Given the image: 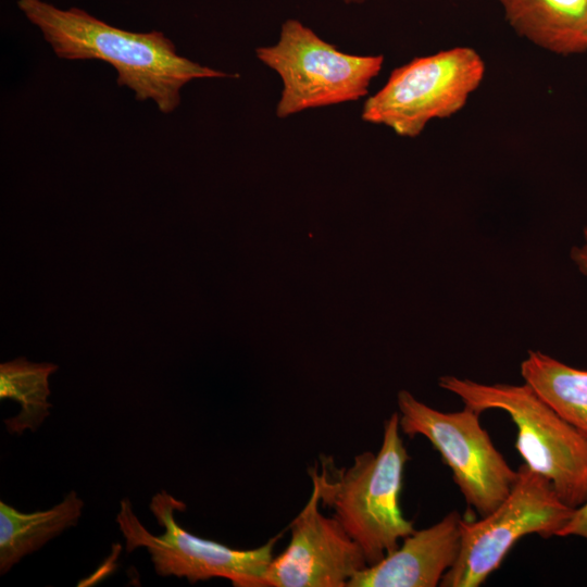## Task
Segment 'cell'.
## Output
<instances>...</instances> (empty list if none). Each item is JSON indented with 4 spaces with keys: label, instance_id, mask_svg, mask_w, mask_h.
<instances>
[{
    "label": "cell",
    "instance_id": "obj_1",
    "mask_svg": "<svg viewBox=\"0 0 587 587\" xmlns=\"http://www.w3.org/2000/svg\"><path fill=\"white\" fill-rule=\"evenodd\" d=\"M17 7L58 58L109 63L118 86L129 88L138 101H153L164 114L178 108L180 89L192 79L238 77L179 55L159 30H125L85 10L61 9L43 0H17Z\"/></svg>",
    "mask_w": 587,
    "mask_h": 587
},
{
    "label": "cell",
    "instance_id": "obj_2",
    "mask_svg": "<svg viewBox=\"0 0 587 587\" xmlns=\"http://www.w3.org/2000/svg\"><path fill=\"white\" fill-rule=\"evenodd\" d=\"M399 414L384 424L382 446L376 453L362 452L348 467L321 455L309 469L312 486L323 507L360 546L367 565L392 552L415 529L400 508L403 471L410 460L400 435Z\"/></svg>",
    "mask_w": 587,
    "mask_h": 587
},
{
    "label": "cell",
    "instance_id": "obj_3",
    "mask_svg": "<svg viewBox=\"0 0 587 587\" xmlns=\"http://www.w3.org/2000/svg\"><path fill=\"white\" fill-rule=\"evenodd\" d=\"M439 386L480 413L504 411L516 426L515 448L524 463L547 478L570 507L587 501V438L529 385L482 384L446 375Z\"/></svg>",
    "mask_w": 587,
    "mask_h": 587
},
{
    "label": "cell",
    "instance_id": "obj_4",
    "mask_svg": "<svg viewBox=\"0 0 587 587\" xmlns=\"http://www.w3.org/2000/svg\"><path fill=\"white\" fill-rule=\"evenodd\" d=\"M574 510L547 478L521 464L509 495L490 513L476 521L461 519L459 553L440 586H480L522 537H558Z\"/></svg>",
    "mask_w": 587,
    "mask_h": 587
},
{
    "label": "cell",
    "instance_id": "obj_5",
    "mask_svg": "<svg viewBox=\"0 0 587 587\" xmlns=\"http://www.w3.org/2000/svg\"><path fill=\"white\" fill-rule=\"evenodd\" d=\"M255 54L282 79L279 118L363 98L384 64L383 55L340 51L295 18L282 24L275 45L257 48Z\"/></svg>",
    "mask_w": 587,
    "mask_h": 587
},
{
    "label": "cell",
    "instance_id": "obj_6",
    "mask_svg": "<svg viewBox=\"0 0 587 587\" xmlns=\"http://www.w3.org/2000/svg\"><path fill=\"white\" fill-rule=\"evenodd\" d=\"M149 508L164 529L161 535L151 534L141 524L127 498L120 502L116 523L125 539L126 550L132 552L146 548L158 575L184 577L191 584L222 577L237 587H260L282 534L259 548L240 550L192 535L183 528L175 513L185 511L186 504L165 490L151 498Z\"/></svg>",
    "mask_w": 587,
    "mask_h": 587
},
{
    "label": "cell",
    "instance_id": "obj_7",
    "mask_svg": "<svg viewBox=\"0 0 587 587\" xmlns=\"http://www.w3.org/2000/svg\"><path fill=\"white\" fill-rule=\"evenodd\" d=\"M484 75L483 59L469 47L414 58L396 67L386 84L365 100L361 117L399 136L416 137L432 120L458 113Z\"/></svg>",
    "mask_w": 587,
    "mask_h": 587
},
{
    "label": "cell",
    "instance_id": "obj_8",
    "mask_svg": "<svg viewBox=\"0 0 587 587\" xmlns=\"http://www.w3.org/2000/svg\"><path fill=\"white\" fill-rule=\"evenodd\" d=\"M399 425L409 437L423 436L438 451L467 507L479 516L490 513L509 495L516 477L482 426L480 412L464 405L441 412L408 390L397 397Z\"/></svg>",
    "mask_w": 587,
    "mask_h": 587
},
{
    "label": "cell",
    "instance_id": "obj_9",
    "mask_svg": "<svg viewBox=\"0 0 587 587\" xmlns=\"http://www.w3.org/2000/svg\"><path fill=\"white\" fill-rule=\"evenodd\" d=\"M317 489L289 525L286 549L273 557L260 587H347L367 566L360 546L334 516L320 511Z\"/></svg>",
    "mask_w": 587,
    "mask_h": 587
},
{
    "label": "cell",
    "instance_id": "obj_10",
    "mask_svg": "<svg viewBox=\"0 0 587 587\" xmlns=\"http://www.w3.org/2000/svg\"><path fill=\"white\" fill-rule=\"evenodd\" d=\"M457 511L436 524L414 530L397 549L357 573L347 587H436L454 564L460 549Z\"/></svg>",
    "mask_w": 587,
    "mask_h": 587
},
{
    "label": "cell",
    "instance_id": "obj_11",
    "mask_svg": "<svg viewBox=\"0 0 587 587\" xmlns=\"http://www.w3.org/2000/svg\"><path fill=\"white\" fill-rule=\"evenodd\" d=\"M520 36L553 53L587 51V0H498Z\"/></svg>",
    "mask_w": 587,
    "mask_h": 587
},
{
    "label": "cell",
    "instance_id": "obj_12",
    "mask_svg": "<svg viewBox=\"0 0 587 587\" xmlns=\"http://www.w3.org/2000/svg\"><path fill=\"white\" fill-rule=\"evenodd\" d=\"M83 509L84 501L75 490L52 508L32 513L0 501V574H7L24 557L75 526Z\"/></svg>",
    "mask_w": 587,
    "mask_h": 587
},
{
    "label": "cell",
    "instance_id": "obj_13",
    "mask_svg": "<svg viewBox=\"0 0 587 587\" xmlns=\"http://www.w3.org/2000/svg\"><path fill=\"white\" fill-rule=\"evenodd\" d=\"M521 375L524 383L587 438V370L530 350L521 363Z\"/></svg>",
    "mask_w": 587,
    "mask_h": 587
},
{
    "label": "cell",
    "instance_id": "obj_14",
    "mask_svg": "<svg viewBox=\"0 0 587 587\" xmlns=\"http://www.w3.org/2000/svg\"><path fill=\"white\" fill-rule=\"evenodd\" d=\"M57 370L53 363L29 362L24 357L0 364V398L20 404V412L4 420L10 434L36 430L50 415L49 377Z\"/></svg>",
    "mask_w": 587,
    "mask_h": 587
},
{
    "label": "cell",
    "instance_id": "obj_15",
    "mask_svg": "<svg viewBox=\"0 0 587 587\" xmlns=\"http://www.w3.org/2000/svg\"><path fill=\"white\" fill-rule=\"evenodd\" d=\"M578 536L587 539V501L574 510L573 516L558 537Z\"/></svg>",
    "mask_w": 587,
    "mask_h": 587
},
{
    "label": "cell",
    "instance_id": "obj_16",
    "mask_svg": "<svg viewBox=\"0 0 587 587\" xmlns=\"http://www.w3.org/2000/svg\"><path fill=\"white\" fill-rule=\"evenodd\" d=\"M571 258L580 273L587 276V226L584 228V242L572 248Z\"/></svg>",
    "mask_w": 587,
    "mask_h": 587
},
{
    "label": "cell",
    "instance_id": "obj_17",
    "mask_svg": "<svg viewBox=\"0 0 587 587\" xmlns=\"http://www.w3.org/2000/svg\"><path fill=\"white\" fill-rule=\"evenodd\" d=\"M344 3L346 4H362L364 3L366 0H341Z\"/></svg>",
    "mask_w": 587,
    "mask_h": 587
}]
</instances>
